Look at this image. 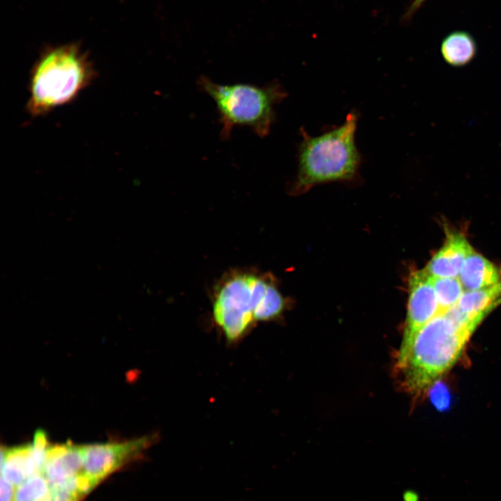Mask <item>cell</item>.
Returning a JSON list of instances; mask_svg holds the SVG:
<instances>
[{"mask_svg":"<svg viewBox=\"0 0 501 501\" xmlns=\"http://www.w3.org/2000/svg\"><path fill=\"white\" fill-rule=\"evenodd\" d=\"M431 280L438 302V315L445 314L458 303L464 289L459 277L431 276Z\"/></svg>","mask_w":501,"mask_h":501,"instance_id":"cell-14","label":"cell"},{"mask_svg":"<svg viewBox=\"0 0 501 501\" xmlns=\"http://www.w3.org/2000/svg\"><path fill=\"white\" fill-rule=\"evenodd\" d=\"M438 311L431 276L424 269L412 272L408 279L405 326L395 364L397 371L404 366L419 331L438 315Z\"/></svg>","mask_w":501,"mask_h":501,"instance_id":"cell-6","label":"cell"},{"mask_svg":"<svg viewBox=\"0 0 501 501\" xmlns=\"http://www.w3.org/2000/svg\"><path fill=\"white\" fill-rule=\"evenodd\" d=\"M83 472L82 445L68 443L49 445L42 470L49 485L65 483Z\"/></svg>","mask_w":501,"mask_h":501,"instance_id":"cell-8","label":"cell"},{"mask_svg":"<svg viewBox=\"0 0 501 501\" xmlns=\"http://www.w3.org/2000/svg\"><path fill=\"white\" fill-rule=\"evenodd\" d=\"M501 304V280L490 287L464 291L456 305L469 317L482 320L491 310Z\"/></svg>","mask_w":501,"mask_h":501,"instance_id":"cell-11","label":"cell"},{"mask_svg":"<svg viewBox=\"0 0 501 501\" xmlns=\"http://www.w3.org/2000/svg\"><path fill=\"white\" fill-rule=\"evenodd\" d=\"M464 291L486 288L501 280V271L493 263L473 251L465 260L459 275Z\"/></svg>","mask_w":501,"mask_h":501,"instance_id":"cell-10","label":"cell"},{"mask_svg":"<svg viewBox=\"0 0 501 501\" xmlns=\"http://www.w3.org/2000/svg\"><path fill=\"white\" fill-rule=\"evenodd\" d=\"M15 488L1 477V501H13Z\"/></svg>","mask_w":501,"mask_h":501,"instance_id":"cell-17","label":"cell"},{"mask_svg":"<svg viewBox=\"0 0 501 501\" xmlns=\"http://www.w3.org/2000/svg\"><path fill=\"white\" fill-rule=\"evenodd\" d=\"M49 487L48 481L42 473L35 474L17 487L13 501H41Z\"/></svg>","mask_w":501,"mask_h":501,"instance_id":"cell-15","label":"cell"},{"mask_svg":"<svg viewBox=\"0 0 501 501\" xmlns=\"http://www.w3.org/2000/svg\"><path fill=\"white\" fill-rule=\"evenodd\" d=\"M198 85L216 104L223 139H227L234 127L239 125L249 127L260 137L267 136L275 118L274 107L287 95L278 83L263 86L248 84L221 85L201 76Z\"/></svg>","mask_w":501,"mask_h":501,"instance_id":"cell-5","label":"cell"},{"mask_svg":"<svg viewBox=\"0 0 501 501\" xmlns=\"http://www.w3.org/2000/svg\"><path fill=\"white\" fill-rule=\"evenodd\" d=\"M285 299L271 280L251 272H234L219 283L213 301V317L230 341L242 337L257 321L278 317Z\"/></svg>","mask_w":501,"mask_h":501,"instance_id":"cell-1","label":"cell"},{"mask_svg":"<svg viewBox=\"0 0 501 501\" xmlns=\"http://www.w3.org/2000/svg\"><path fill=\"white\" fill-rule=\"evenodd\" d=\"M154 440L144 436L123 442L82 445L84 473L97 486L125 464L142 456Z\"/></svg>","mask_w":501,"mask_h":501,"instance_id":"cell-7","label":"cell"},{"mask_svg":"<svg viewBox=\"0 0 501 501\" xmlns=\"http://www.w3.org/2000/svg\"><path fill=\"white\" fill-rule=\"evenodd\" d=\"M95 75L92 63L77 45L45 51L30 72L28 113L34 117L43 116L71 102L92 84Z\"/></svg>","mask_w":501,"mask_h":501,"instance_id":"cell-2","label":"cell"},{"mask_svg":"<svg viewBox=\"0 0 501 501\" xmlns=\"http://www.w3.org/2000/svg\"><path fill=\"white\" fill-rule=\"evenodd\" d=\"M357 120L356 113L350 112L342 125L315 137L301 129L295 191H304L320 183L349 180L356 176L361 163V155L355 143Z\"/></svg>","mask_w":501,"mask_h":501,"instance_id":"cell-4","label":"cell"},{"mask_svg":"<svg viewBox=\"0 0 501 501\" xmlns=\"http://www.w3.org/2000/svg\"><path fill=\"white\" fill-rule=\"evenodd\" d=\"M473 331L447 312L432 318L416 335L398 371L403 388L414 396L427 392L456 362Z\"/></svg>","mask_w":501,"mask_h":501,"instance_id":"cell-3","label":"cell"},{"mask_svg":"<svg viewBox=\"0 0 501 501\" xmlns=\"http://www.w3.org/2000/svg\"><path fill=\"white\" fill-rule=\"evenodd\" d=\"M440 51L445 61L453 67H462L475 58L477 45L473 38L464 31H455L443 40Z\"/></svg>","mask_w":501,"mask_h":501,"instance_id":"cell-12","label":"cell"},{"mask_svg":"<svg viewBox=\"0 0 501 501\" xmlns=\"http://www.w3.org/2000/svg\"><path fill=\"white\" fill-rule=\"evenodd\" d=\"M49 486L41 501H79L86 495L81 488L79 475L67 482Z\"/></svg>","mask_w":501,"mask_h":501,"instance_id":"cell-16","label":"cell"},{"mask_svg":"<svg viewBox=\"0 0 501 501\" xmlns=\"http://www.w3.org/2000/svg\"><path fill=\"white\" fill-rule=\"evenodd\" d=\"M473 251L462 234L448 232L443 246L424 269L433 277H459L465 260Z\"/></svg>","mask_w":501,"mask_h":501,"instance_id":"cell-9","label":"cell"},{"mask_svg":"<svg viewBox=\"0 0 501 501\" xmlns=\"http://www.w3.org/2000/svg\"><path fill=\"white\" fill-rule=\"evenodd\" d=\"M31 444L1 447V477L15 487L28 478V459Z\"/></svg>","mask_w":501,"mask_h":501,"instance_id":"cell-13","label":"cell"},{"mask_svg":"<svg viewBox=\"0 0 501 501\" xmlns=\"http://www.w3.org/2000/svg\"><path fill=\"white\" fill-rule=\"evenodd\" d=\"M424 1L425 0H414L409 10V13H412V12L418 9Z\"/></svg>","mask_w":501,"mask_h":501,"instance_id":"cell-18","label":"cell"},{"mask_svg":"<svg viewBox=\"0 0 501 501\" xmlns=\"http://www.w3.org/2000/svg\"><path fill=\"white\" fill-rule=\"evenodd\" d=\"M405 501H417V495L412 492H406L404 495Z\"/></svg>","mask_w":501,"mask_h":501,"instance_id":"cell-19","label":"cell"}]
</instances>
